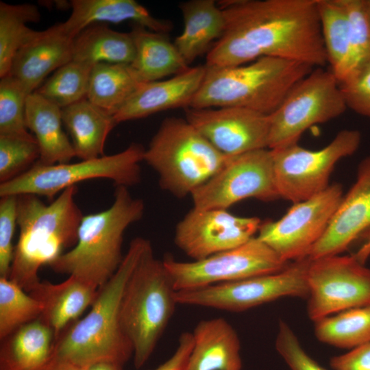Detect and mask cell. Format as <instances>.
I'll use <instances>...</instances> for the list:
<instances>
[{
	"label": "cell",
	"mask_w": 370,
	"mask_h": 370,
	"mask_svg": "<svg viewBox=\"0 0 370 370\" xmlns=\"http://www.w3.org/2000/svg\"><path fill=\"white\" fill-rule=\"evenodd\" d=\"M339 86L347 108L370 119V64L339 82Z\"/></svg>",
	"instance_id": "60d3db41"
},
{
	"label": "cell",
	"mask_w": 370,
	"mask_h": 370,
	"mask_svg": "<svg viewBox=\"0 0 370 370\" xmlns=\"http://www.w3.org/2000/svg\"><path fill=\"white\" fill-rule=\"evenodd\" d=\"M321 30L330 70L338 82L352 71L350 27L341 0H317Z\"/></svg>",
	"instance_id": "f546056e"
},
{
	"label": "cell",
	"mask_w": 370,
	"mask_h": 370,
	"mask_svg": "<svg viewBox=\"0 0 370 370\" xmlns=\"http://www.w3.org/2000/svg\"><path fill=\"white\" fill-rule=\"evenodd\" d=\"M73 41L62 23L40 31L16 52L9 74L28 94L35 92L47 75L72 60Z\"/></svg>",
	"instance_id": "ffe728a7"
},
{
	"label": "cell",
	"mask_w": 370,
	"mask_h": 370,
	"mask_svg": "<svg viewBox=\"0 0 370 370\" xmlns=\"http://www.w3.org/2000/svg\"><path fill=\"white\" fill-rule=\"evenodd\" d=\"M176 292L150 243L126 283L120 305L121 323L133 348L135 368L146 363L166 328L178 304Z\"/></svg>",
	"instance_id": "8992f818"
},
{
	"label": "cell",
	"mask_w": 370,
	"mask_h": 370,
	"mask_svg": "<svg viewBox=\"0 0 370 370\" xmlns=\"http://www.w3.org/2000/svg\"><path fill=\"white\" fill-rule=\"evenodd\" d=\"M40 158L36 139L0 135V182H8L29 169Z\"/></svg>",
	"instance_id": "8d00e7d4"
},
{
	"label": "cell",
	"mask_w": 370,
	"mask_h": 370,
	"mask_svg": "<svg viewBox=\"0 0 370 370\" xmlns=\"http://www.w3.org/2000/svg\"><path fill=\"white\" fill-rule=\"evenodd\" d=\"M193 347V334L183 332L179 337L178 345L173 355L153 370H185Z\"/></svg>",
	"instance_id": "7bdbcfd3"
},
{
	"label": "cell",
	"mask_w": 370,
	"mask_h": 370,
	"mask_svg": "<svg viewBox=\"0 0 370 370\" xmlns=\"http://www.w3.org/2000/svg\"><path fill=\"white\" fill-rule=\"evenodd\" d=\"M71 14L62 23L64 31L74 38L87 27L97 23H119L133 21L151 31L166 34L172 29L169 21L157 18L134 0H73Z\"/></svg>",
	"instance_id": "603a6c76"
},
{
	"label": "cell",
	"mask_w": 370,
	"mask_h": 370,
	"mask_svg": "<svg viewBox=\"0 0 370 370\" xmlns=\"http://www.w3.org/2000/svg\"><path fill=\"white\" fill-rule=\"evenodd\" d=\"M343 197L340 184H330L314 197L293 204L279 220L261 223L256 237L284 262L308 257L324 234Z\"/></svg>",
	"instance_id": "5bb4252c"
},
{
	"label": "cell",
	"mask_w": 370,
	"mask_h": 370,
	"mask_svg": "<svg viewBox=\"0 0 370 370\" xmlns=\"http://www.w3.org/2000/svg\"><path fill=\"white\" fill-rule=\"evenodd\" d=\"M189 108L239 107L267 115L292 87L316 68L273 57L230 66H208Z\"/></svg>",
	"instance_id": "277c9868"
},
{
	"label": "cell",
	"mask_w": 370,
	"mask_h": 370,
	"mask_svg": "<svg viewBox=\"0 0 370 370\" xmlns=\"http://www.w3.org/2000/svg\"><path fill=\"white\" fill-rule=\"evenodd\" d=\"M360 141L358 130L345 129L321 149L310 150L298 143L271 149L280 197L295 204L325 190L335 164L354 154Z\"/></svg>",
	"instance_id": "8fae6325"
},
{
	"label": "cell",
	"mask_w": 370,
	"mask_h": 370,
	"mask_svg": "<svg viewBox=\"0 0 370 370\" xmlns=\"http://www.w3.org/2000/svg\"><path fill=\"white\" fill-rule=\"evenodd\" d=\"M275 347L290 370H326L305 352L292 328L282 319L278 323Z\"/></svg>",
	"instance_id": "ab89813d"
},
{
	"label": "cell",
	"mask_w": 370,
	"mask_h": 370,
	"mask_svg": "<svg viewBox=\"0 0 370 370\" xmlns=\"http://www.w3.org/2000/svg\"><path fill=\"white\" fill-rule=\"evenodd\" d=\"M261 221L225 209H191L176 225V246L194 260L237 247L254 237Z\"/></svg>",
	"instance_id": "2e32d148"
},
{
	"label": "cell",
	"mask_w": 370,
	"mask_h": 370,
	"mask_svg": "<svg viewBox=\"0 0 370 370\" xmlns=\"http://www.w3.org/2000/svg\"><path fill=\"white\" fill-rule=\"evenodd\" d=\"M43 311L42 303L7 278L0 277V339L36 320Z\"/></svg>",
	"instance_id": "e575fe53"
},
{
	"label": "cell",
	"mask_w": 370,
	"mask_h": 370,
	"mask_svg": "<svg viewBox=\"0 0 370 370\" xmlns=\"http://www.w3.org/2000/svg\"><path fill=\"white\" fill-rule=\"evenodd\" d=\"M318 341L353 349L370 341V306L350 308L314 322Z\"/></svg>",
	"instance_id": "d6a6232c"
},
{
	"label": "cell",
	"mask_w": 370,
	"mask_h": 370,
	"mask_svg": "<svg viewBox=\"0 0 370 370\" xmlns=\"http://www.w3.org/2000/svg\"><path fill=\"white\" fill-rule=\"evenodd\" d=\"M25 122L39 147L38 163H67L76 157L72 143L62 128V108L36 91L27 97Z\"/></svg>",
	"instance_id": "cb8c5ba5"
},
{
	"label": "cell",
	"mask_w": 370,
	"mask_h": 370,
	"mask_svg": "<svg viewBox=\"0 0 370 370\" xmlns=\"http://www.w3.org/2000/svg\"><path fill=\"white\" fill-rule=\"evenodd\" d=\"M121 365L110 362H100L90 366L87 370H123Z\"/></svg>",
	"instance_id": "f6af8a7d"
},
{
	"label": "cell",
	"mask_w": 370,
	"mask_h": 370,
	"mask_svg": "<svg viewBox=\"0 0 370 370\" xmlns=\"http://www.w3.org/2000/svg\"><path fill=\"white\" fill-rule=\"evenodd\" d=\"M94 66L71 60L36 91L62 109L87 99Z\"/></svg>",
	"instance_id": "836d02e7"
},
{
	"label": "cell",
	"mask_w": 370,
	"mask_h": 370,
	"mask_svg": "<svg viewBox=\"0 0 370 370\" xmlns=\"http://www.w3.org/2000/svg\"><path fill=\"white\" fill-rule=\"evenodd\" d=\"M91 284L70 275L64 282L40 281L30 292L43 306L40 317L53 330L55 341L89 306L98 293Z\"/></svg>",
	"instance_id": "7402d4cb"
},
{
	"label": "cell",
	"mask_w": 370,
	"mask_h": 370,
	"mask_svg": "<svg viewBox=\"0 0 370 370\" xmlns=\"http://www.w3.org/2000/svg\"><path fill=\"white\" fill-rule=\"evenodd\" d=\"M310 258L293 261L283 270L236 282L178 291V304L242 312L284 297L307 299Z\"/></svg>",
	"instance_id": "30bf717a"
},
{
	"label": "cell",
	"mask_w": 370,
	"mask_h": 370,
	"mask_svg": "<svg viewBox=\"0 0 370 370\" xmlns=\"http://www.w3.org/2000/svg\"><path fill=\"white\" fill-rule=\"evenodd\" d=\"M1 341L0 370H41L51 358L55 336L38 318Z\"/></svg>",
	"instance_id": "4316f807"
},
{
	"label": "cell",
	"mask_w": 370,
	"mask_h": 370,
	"mask_svg": "<svg viewBox=\"0 0 370 370\" xmlns=\"http://www.w3.org/2000/svg\"><path fill=\"white\" fill-rule=\"evenodd\" d=\"M185 111L186 119L227 156L268 149L269 115L239 107L186 108Z\"/></svg>",
	"instance_id": "e0dca14e"
},
{
	"label": "cell",
	"mask_w": 370,
	"mask_h": 370,
	"mask_svg": "<svg viewBox=\"0 0 370 370\" xmlns=\"http://www.w3.org/2000/svg\"><path fill=\"white\" fill-rule=\"evenodd\" d=\"M62 117L76 157L86 160L104 156L107 137L116 125L112 115L85 99L62 108Z\"/></svg>",
	"instance_id": "83f0119b"
},
{
	"label": "cell",
	"mask_w": 370,
	"mask_h": 370,
	"mask_svg": "<svg viewBox=\"0 0 370 370\" xmlns=\"http://www.w3.org/2000/svg\"><path fill=\"white\" fill-rule=\"evenodd\" d=\"M192 334L193 347L185 370H241L240 339L225 319L201 320Z\"/></svg>",
	"instance_id": "44dd1931"
},
{
	"label": "cell",
	"mask_w": 370,
	"mask_h": 370,
	"mask_svg": "<svg viewBox=\"0 0 370 370\" xmlns=\"http://www.w3.org/2000/svg\"><path fill=\"white\" fill-rule=\"evenodd\" d=\"M142 84L130 64L97 63L92 69L87 99L114 116Z\"/></svg>",
	"instance_id": "4dcf8cb0"
},
{
	"label": "cell",
	"mask_w": 370,
	"mask_h": 370,
	"mask_svg": "<svg viewBox=\"0 0 370 370\" xmlns=\"http://www.w3.org/2000/svg\"><path fill=\"white\" fill-rule=\"evenodd\" d=\"M163 262L177 291L276 273L289 264L256 236L202 260L180 262L167 257Z\"/></svg>",
	"instance_id": "7c38bea8"
},
{
	"label": "cell",
	"mask_w": 370,
	"mask_h": 370,
	"mask_svg": "<svg viewBox=\"0 0 370 370\" xmlns=\"http://www.w3.org/2000/svg\"><path fill=\"white\" fill-rule=\"evenodd\" d=\"M29 94L21 83L8 74L0 79V135L36 139L25 122V103Z\"/></svg>",
	"instance_id": "d590c367"
},
{
	"label": "cell",
	"mask_w": 370,
	"mask_h": 370,
	"mask_svg": "<svg viewBox=\"0 0 370 370\" xmlns=\"http://www.w3.org/2000/svg\"><path fill=\"white\" fill-rule=\"evenodd\" d=\"M150 242L134 238L112 277L98 290L86 315L66 328L54 342L51 358L84 368L100 362L123 366L133 348L120 320V305L126 283Z\"/></svg>",
	"instance_id": "7a4b0ae2"
},
{
	"label": "cell",
	"mask_w": 370,
	"mask_h": 370,
	"mask_svg": "<svg viewBox=\"0 0 370 370\" xmlns=\"http://www.w3.org/2000/svg\"><path fill=\"white\" fill-rule=\"evenodd\" d=\"M355 256L310 259L307 314L316 322L350 308L370 306V269Z\"/></svg>",
	"instance_id": "9a60e30c"
},
{
	"label": "cell",
	"mask_w": 370,
	"mask_h": 370,
	"mask_svg": "<svg viewBox=\"0 0 370 370\" xmlns=\"http://www.w3.org/2000/svg\"><path fill=\"white\" fill-rule=\"evenodd\" d=\"M365 2H366L367 13H368V16H369V18L370 21V0H365Z\"/></svg>",
	"instance_id": "bcb514c9"
},
{
	"label": "cell",
	"mask_w": 370,
	"mask_h": 370,
	"mask_svg": "<svg viewBox=\"0 0 370 370\" xmlns=\"http://www.w3.org/2000/svg\"><path fill=\"white\" fill-rule=\"evenodd\" d=\"M40 19V13L35 5L0 2V77L9 74L16 52L38 34L40 31L27 24Z\"/></svg>",
	"instance_id": "1f68e13d"
},
{
	"label": "cell",
	"mask_w": 370,
	"mask_h": 370,
	"mask_svg": "<svg viewBox=\"0 0 370 370\" xmlns=\"http://www.w3.org/2000/svg\"><path fill=\"white\" fill-rule=\"evenodd\" d=\"M347 109L333 73L316 67L296 83L269 115L268 149L296 144L310 127L330 121Z\"/></svg>",
	"instance_id": "9c48e42d"
},
{
	"label": "cell",
	"mask_w": 370,
	"mask_h": 370,
	"mask_svg": "<svg viewBox=\"0 0 370 370\" xmlns=\"http://www.w3.org/2000/svg\"><path fill=\"white\" fill-rule=\"evenodd\" d=\"M370 230V156L358 168L356 182L343 197L324 234L308 257L339 255L361 234Z\"/></svg>",
	"instance_id": "ac0fdd59"
},
{
	"label": "cell",
	"mask_w": 370,
	"mask_h": 370,
	"mask_svg": "<svg viewBox=\"0 0 370 370\" xmlns=\"http://www.w3.org/2000/svg\"><path fill=\"white\" fill-rule=\"evenodd\" d=\"M227 156L214 147L186 119L167 117L145 150L143 161L159 176L160 187L182 198L217 173Z\"/></svg>",
	"instance_id": "52a82bcc"
},
{
	"label": "cell",
	"mask_w": 370,
	"mask_h": 370,
	"mask_svg": "<svg viewBox=\"0 0 370 370\" xmlns=\"http://www.w3.org/2000/svg\"><path fill=\"white\" fill-rule=\"evenodd\" d=\"M130 34L135 47L134 59L130 65L141 82L160 80L189 68L166 34L138 25L134 27Z\"/></svg>",
	"instance_id": "d4e9b609"
},
{
	"label": "cell",
	"mask_w": 370,
	"mask_h": 370,
	"mask_svg": "<svg viewBox=\"0 0 370 370\" xmlns=\"http://www.w3.org/2000/svg\"><path fill=\"white\" fill-rule=\"evenodd\" d=\"M183 20L182 32L174 45L189 65L205 53L223 34L225 18L214 0H190L180 4Z\"/></svg>",
	"instance_id": "484cf974"
},
{
	"label": "cell",
	"mask_w": 370,
	"mask_h": 370,
	"mask_svg": "<svg viewBox=\"0 0 370 370\" xmlns=\"http://www.w3.org/2000/svg\"><path fill=\"white\" fill-rule=\"evenodd\" d=\"M206 66L189 67L167 79L143 83L114 115L116 124L161 111L189 108L203 82Z\"/></svg>",
	"instance_id": "d6986e66"
},
{
	"label": "cell",
	"mask_w": 370,
	"mask_h": 370,
	"mask_svg": "<svg viewBox=\"0 0 370 370\" xmlns=\"http://www.w3.org/2000/svg\"><path fill=\"white\" fill-rule=\"evenodd\" d=\"M134 56L130 32H119L106 25L93 24L73 38L72 60L92 65L100 62L130 64Z\"/></svg>",
	"instance_id": "f1b7e54d"
},
{
	"label": "cell",
	"mask_w": 370,
	"mask_h": 370,
	"mask_svg": "<svg viewBox=\"0 0 370 370\" xmlns=\"http://www.w3.org/2000/svg\"><path fill=\"white\" fill-rule=\"evenodd\" d=\"M221 36L206 56V66H230L262 57L328 64L317 0H225Z\"/></svg>",
	"instance_id": "6da1fadb"
},
{
	"label": "cell",
	"mask_w": 370,
	"mask_h": 370,
	"mask_svg": "<svg viewBox=\"0 0 370 370\" xmlns=\"http://www.w3.org/2000/svg\"><path fill=\"white\" fill-rule=\"evenodd\" d=\"M145 149L132 143L123 151L75 163L45 165L35 163L16 177L0 184V197L32 194L54 199L56 194L78 183L106 179L116 186H132L140 183Z\"/></svg>",
	"instance_id": "ba28073f"
},
{
	"label": "cell",
	"mask_w": 370,
	"mask_h": 370,
	"mask_svg": "<svg viewBox=\"0 0 370 370\" xmlns=\"http://www.w3.org/2000/svg\"><path fill=\"white\" fill-rule=\"evenodd\" d=\"M330 365L334 370H370V341L333 356Z\"/></svg>",
	"instance_id": "b9f144b4"
},
{
	"label": "cell",
	"mask_w": 370,
	"mask_h": 370,
	"mask_svg": "<svg viewBox=\"0 0 370 370\" xmlns=\"http://www.w3.org/2000/svg\"><path fill=\"white\" fill-rule=\"evenodd\" d=\"M144 210L142 199L132 197L127 187L116 186L112 205L83 216L75 245L49 267L58 273L75 276L100 288L120 267L125 232L143 217Z\"/></svg>",
	"instance_id": "5b68a950"
},
{
	"label": "cell",
	"mask_w": 370,
	"mask_h": 370,
	"mask_svg": "<svg viewBox=\"0 0 370 370\" xmlns=\"http://www.w3.org/2000/svg\"><path fill=\"white\" fill-rule=\"evenodd\" d=\"M88 368H84L72 362L51 359L47 365L41 370H87Z\"/></svg>",
	"instance_id": "ee69618b"
},
{
	"label": "cell",
	"mask_w": 370,
	"mask_h": 370,
	"mask_svg": "<svg viewBox=\"0 0 370 370\" xmlns=\"http://www.w3.org/2000/svg\"><path fill=\"white\" fill-rule=\"evenodd\" d=\"M341 2L350 27L352 63L349 76L370 64V21L365 0H341Z\"/></svg>",
	"instance_id": "74e56055"
},
{
	"label": "cell",
	"mask_w": 370,
	"mask_h": 370,
	"mask_svg": "<svg viewBox=\"0 0 370 370\" xmlns=\"http://www.w3.org/2000/svg\"><path fill=\"white\" fill-rule=\"evenodd\" d=\"M77 192V185L70 186L48 205L35 195H17L19 236L8 278L26 292L41 281L42 266L75 245L84 216L75 201Z\"/></svg>",
	"instance_id": "3957f363"
},
{
	"label": "cell",
	"mask_w": 370,
	"mask_h": 370,
	"mask_svg": "<svg viewBox=\"0 0 370 370\" xmlns=\"http://www.w3.org/2000/svg\"><path fill=\"white\" fill-rule=\"evenodd\" d=\"M17 225V196L0 199V277L8 278L14 256L12 239Z\"/></svg>",
	"instance_id": "f35d334b"
},
{
	"label": "cell",
	"mask_w": 370,
	"mask_h": 370,
	"mask_svg": "<svg viewBox=\"0 0 370 370\" xmlns=\"http://www.w3.org/2000/svg\"><path fill=\"white\" fill-rule=\"evenodd\" d=\"M193 208L225 209L247 198H280L269 149L230 156L224 166L191 194Z\"/></svg>",
	"instance_id": "4fadbf2b"
}]
</instances>
